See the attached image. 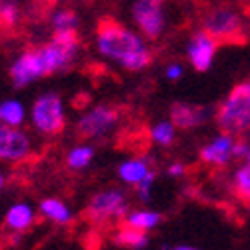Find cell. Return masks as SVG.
Wrapping results in <instances>:
<instances>
[{
  "instance_id": "4",
  "label": "cell",
  "mask_w": 250,
  "mask_h": 250,
  "mask_svg": "<svg viewBox=\"0 0 250 250\" xmlns=\"http://www.w3.org/2000/svg\"><path fill=\"white\" fill-rule=\"evenodd\" d=\"M130 198L122 186H104L90 194L84 206V216L94 226H108L126 218L130 212Z\"/></svg>"
},
{
  "instance_id": "27",
  "label": "cell",
  "mask_w": 250,
  "mask_h": 250,
  "mask_svg": "<svg viewBox=\"0 0 250 250\" xmlns=\"http://www.w3.org/2000/svg\"><path fill=\"white\" fill-rule=\"evenodd\" d=\"M250 150V142L244 138V136H236V144H234V158L238 162H244L246 160V154Z\"/></svg>"
},
{
  "instance_id": "24",
  "label": "cell",
  "mask_w": 250,
  "mask_h": 250,
  "mask_svg": "<svg viewBox=\"0 0 250 250\" xmlns=\"http://www.w3.org/2000/svg\"><path fill=\"white\" fill-rule=\"evenodd\" d=\"M156 180H158V172L152 170L146 178H144L140 184L134 186V196L140 204H150L152 200V194H154V186H156Z\"/></svg>"
},
{
  "instance_id": "29",
  "label": "cell",
  "mask_w": 250,
  "mask_h": 250,
  "mask_svg": "<svg viewBox=\"0 0 250 250\" xmlns=\"http://www.w3.org/2000/svg\"><path fill=\"white\" fill-rule=\"evenodd\" d=\"M6 184H8V174H6V170H4V166L0 164V192L6 188Z\"/></svg>"
},
{
  "instance_id": "9",
  "label": "cell",
  "mask_w": 250,
  "mask_h": 250,
  "mask_svg": "<svg viewBox=\"0 0 250 250\" xmlns=\"http://www.w3.org/2000/svg\"><path fill=\"white\" fill-rule=\"evenodd\" d=\"M34 138L24 126L0 124V164H24L34 156Z\"/></svg>"
},
{
  "instance_id": "20",
  "label": "cell",
  "mask_w": 250,
  "mask_h": 250,
  "mask_svg": "<svg viewBox=\"0 0 250 250\" xmlns=\"http://www.w3.org/2000/svg\"><path fill=\"white\" fill-rule=\"evenodd\" d=\"M28 122V106L20 98L0 100V124L8 126H24Z\"/></svg>"
},
{
  "instance_id": "15",
  "label": "cell",
  "mask_w": 250,
  "mask_h": 250,
  "mask_svg": "<svg viewBox=\"0 0 250 250\" xmlns=\"http://www.w3.org/2000/svg\"><path fill=\"white\" fill-rule=\"evenodd\" d=\"M38 214H40V218H44L46 222L60 226V228L70 226L76 218L74 208L66 200H62L60 196H44L38 202Z\"/></svg>"
},
{
  "instance_id": "22",
  "label": "cell",
  "mask_w": 250,
  "mask_h": 250,
  "mask_svg": "<svg viewBox=\"0 0 250 250\" xmlns=\"http://www.w3.org/2000/svg\"><path fill=\"white\" fill-rule=\"evenodd\" d=\"M232 194L246 206H250V162H240L230 176Z\"/></svg>"
},
{
  "instance_id": "21",
  "label": "cell",
  "mask_w": 250,
  "mask_h": 250,
  "mask_svg": "<svg viewBox=\"0 0 250 250\" xmlns=\"http://www.w3.org/2000/svg\"><path fill=\"white\" fill-rule=\"evenodd\" d=\"M48 24L52 32H78L80 28V16L74 8H54L50 12Z\"/></svg>"
},
{
  "instance_id": "18",
  "label": "cell",
  "mask_w": 250,
  "mask_h": 250,
  "mask_svg": "<svg viewBox=\"0 0 250 250\" xmlns=\"http://www.w3.org/2000/svg\"><path fill=\"white\" fill-rule=\"evenodd\" d=\"M178 128H176V124L170 120V118H158L154 122H150V126H148V140L152 146L156 148H170L176 144V138H178Z\"/></svg>"
},
{
  "instance_id": "6",
  "label": "cell",
  "mask_w": 250,
  "mask_h": 250,
  "mask_svg": "<svg viewBox=\"0 0 250 250\" xmlns=\"http://www.w3.org/2000/svg\"><path fill=\"white\" fill-rule=\"evenodd\" d=\"M202 26L208 34H212L218 42H240L246 32V22L240 10L234 6H212L202 14Z\"/></svg>"
},
{
  "instance_id": "13",
  "label": "cell",
  "mask_w": 250,
  "mask_h": 250,
  "mask_svg": "<svg viewBox=\"0 0 250 250\" xmlns=\"http://www.w3.org/2000/svg\"><path fill=\"white\" fill-rule=\"evenodd\" d=\"M154 168V158L146 156V154H134V156H126L116 164V178L122 186H130L134 188L136 184H140L146 178Z\"/></svg>"
},
{
  "instance_id": "1",
  "label": "cell",
  "mask_w": 250,
  "mask_h": 250,
  "mask_svg": "<svg viewBox=\"0 0 250 250\" xmlns=\"http://www.w3.org/2000/svg\"><path fill=\"white\" fill-rule=\"evenodd\" d=\"M92 44L100 60L124 72H144L154 62L150 40L136 28L122 24L114 18L98 20Z\"/></svg>"
},
{
  "instance_id": "12",
  "label": "cell",
  "mask_w": 250,
  "mask_h": 250,
  "mask_svg": "<svg viewBox=\"0 0 250 250\" xmlns=\"http://www.w3.org/2000/svg\"><path fill=\"white\" fill-rule=\"evenodd\" d=\"M168 118L176 124V128L182 132H192L214 118V108L206 104H190V102H174L168 108Z\"/></svg>"
},
{
  "instance_id": "5",
  "label": "cell",
  "mask_w": 250,
  "mask_h": 250,
  "mask_svg": "<svg viewBox=\"0 0 250 250\" xmlns=\"http://www.w3.org/2000/svg\"><path fill=\"white\" fill-rule=\"evenodd\" d=\"M122 124V110L114 104L100 102L84 108L74 120V132L80 140H106Z\"/></svg>"
},
{
  "instance_id": "11",
  "label": "cell",
  "mask_w": 250,
  "mask_h": 250,
  "mask_svg": "<svg viewBox=\"0 0 250 250\" xmlns=\"http://www.w3.org/2000/svg\"><path fill=\"white\" fill-rule=\"evenodd\" d=\"M234 144H236V136L226 132V130H218L214 136L208 138L202 146L198 148V160L208 166V168H228L236 158H234Z\"/></svg>"
},
{
  "instance_id": "23",
  "label": "cell",
  "mask_w": 250,
  "mask_h": 250,
  "mask_svg": "<svg viewBox=\"0 0 250 250\" xmlns=\"http://www.w3.org/2000/svg\"><path fill=\"white\" fill-rule=\"evenodd\" d=\"M22 20V8H20L18 0H6L0 6V26L4 28H16Z\"/></svg>"
},
{
  "instance_id": "17",
  "label": "cell",
  "mask_w": 250,
  "mask_h": 250,
  "mask_svg": "<svg viewBox=\"0 0 250 250\" xmlns=\"http://www.w3.org/2000/svg\"><path fill=\"white\" fill-rule=\"evenodd\" d=\"M162 220H164V216H162L160 210L142 204V206L130 208V212L126 214V218H124L122 222L132 226V228H136V230H142V232L150 234L152 230H156V228L162 224Z\"/></svg>"
},
{
  "instance_id": "30",
  "label": "cell",
  "mask_w": 250,
  "mask_h": 250,
  "mask_svg": "<svg viewBox=\"0 0 250 250\" xmlns=\"http://www.w3.org/2000/svg\"><path fill=\"white\" fill-rule=\"evenodd\" d=\"M244 162H250V150H248V154H246V160Z\"/></svg>"
},
{
  "instance_id": "10",
  "label": "cell",
  "mask_w": 250,
  "mask_h": 250,
  "mask_svg": "<svg viewBox=\"0 0 250 250\" xmlns=\"http://www.w3.org/2000/svg\"><path fill=\"white\" fill-rule=\"evenodd\" d=\"M218 40L208 34L204 28H198L194 30L188 40H186L184 44V56H186V62L190 64L192 70L204 74L208 72L214 62H216V54H218Z\"/></svg>"
},
{
  "instance_id": "25",
  "label": "cell",
  "mask_w": 250,
  "mask_h": 250,
  "mask_svg": "<svg viewBox=\"0 0 250 250\" xmlns=\"http://www.w3.org/2000/svg\"><path fill=\"white\" fill-rule=\"evenodd\" d=\"M162 76H164L166 82H178V80H182V76H184V64H182V62H178V60L168 62V64L164 66Z\"/></svg>"
},
{
  "instance_id": "7",
  "label": "cell",
  "mask_w": 250,
  "mask_h": 250,
  "mask_svg": "<svg viewBox=\"0 0 250 250\" xmlns=\"http://www.w3.org/2000/svg\"><path fill=\"white\" fill-rule=\"evenodd\" d=\"M130 18L134 22V28L142 32L150 42L160 40L164 32L168 30L166 0H132Z\"/></svg>"
},
{
  "instance_id": "16",
  "label": "cell",
  "mask_w": 250,
  "mask_h": 250,
  "mask_svg": "<svg viewBox=\"0 0 250 250\" xmlns=\"http://www.w3.org/2000/svg\"><path fill=\"white\" fill-rule=\"evenodd\" d=\"M96 158V146L90 140H80L66 150L64 154V168L72 174H82L86 172L94 164Z\"/></svg>"
},
{
  "instance_id": "14",
  "label": "cell",
  "mask_w": 250,
  "mask_h": 250,
  "mask_svg": "<svg viewBox=\"0 0 250 250\" xmlns=\"http://www.w3.org/2000/svg\"><path fill=\"white\" fill-rule=\"evenodd\" d=\"M38 216V206H34L30 200H16L4 210L2 222L8 232L24 234L36 224Z\"/></svg>"
},
{
  "instance_id": "31",
  "label": "cell",
  "mask_w": 250,
  "mask_h": 250,
  "mask_svg": "<svg viewBox=\"0 0 250 250\" xmlns=\"http://www.w3.org/2000/svg\"><path fill=\"white\" fill-rule=\"evenodd\" d=\"M4 2H6V0H0V6H2V4H4Z\"/></svg>"
},
{
  "instance_id": "19",
  "label": "cell",
  "mask_w": 250,
  "mask_h": 250,
  "mask_svg": "<svg viewBox=\"0 0 250 250\" xmlns=\"http://www.w3.org/2000/svg\"><path fill=\"white\" fill-rule=\"evenodd\" d=\"M112 242L114 246L126 250H146L150 246V234L120 222V226L112 232Z\"/></svg>"
},
{
  "instance_id": "8",
  "label": "cell",
  "mask_w": 250,
  "mask_h": 250,
  "mask_svg": "<svg viewBox=\"0 0 250 250\" xmlns=\"http://www.w3.org/2000/svg\"><path fill=\"white\" fill-rule=\"evenodd\" d=\"M46 76H48V70L38 44L18 52L8 64V80L16 90L28 88L34 82L42 80Z\"/></svg>"
},
{
  "instance_id": "28",
  "label": "cell",
  "mask_w": 250,
  "mask_h": 250,
  "mask_svg": "<svg viewBox=\"0 0 250 250\" xmlns=\"http://www.w3.org/2000/svg\"><path fill=\"white\" fill-rule=\"evenodd\" d=\"M166 250H200L198 246H194V244H172V246H168Z\"/></svg>"
},
{
  "instance_id": "26",
  "label": "cell",
  "mask_w": 250,
  "mask_h": 250,
  "mask_svg": "<svg viewBox=\"0 0 250 250\" xmlns=\"http://www.w3.org/2000/svg\"><path fill=\"white\" fill-rule=\"evenodd\" d=\"M186 174H188V166H186V162L182 160H172L166 164V176L172 178V180H180L184 178Z\"/></svg>"
},
{
  "instance_id": "3",
  "label": "cell",
  "mask_w": 250,
  "mask_h": 250,
  "mask_svg": "<svg viewBox=\"0 0 250 250\" xmlns=\"http://www.w3.org/2000/svg\"><path fill=\"white\" fill-rule=\"evenodd\" d=\"M214 120L218 130H226L234 136H246L250 132V78H244L226 92L214 108Z\"/></svg>"
},
{
  "instance_id": "2",
  "label": "cell",
  "mask_w": 250,
  "mask_h": 250,
  "mask_svg": "<svg viewBox=\"0 0 250 250\" xmlns=\"http://www.w3.org/2000/svg\"><path fill=\"white\" fill-rule=\"evenodd\" d=\"M28 124L40 138H54L64 132L68 124L66 102L56 90H42L28 106Z\"/></svg>"
}]
</instances>
